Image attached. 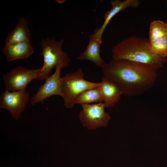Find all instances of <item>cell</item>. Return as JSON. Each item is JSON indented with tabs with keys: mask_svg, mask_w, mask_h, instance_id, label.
Listing matches in <instances>:
<instances>
[{
	"mask_svg": "<svg viewBox=\"0 0 167 167\" xmlns=\"http://www.w3.org/2000/svg\"><path fill=\"white\" fill-rule=\"evenodd\" d=\"M149 46L156 54L163 58L167 56V36L153 42H149Z\"/></svg>",
	"mask_w": 167,
	"mask_h": 167,
	"instance_id": "2e32d148",
	"label": "cell"
},
{
	"mask_svg": "<svg viewBox=\"0 0 167 167\" xmlns=\"http://www.w3.org/2000/svg\"><path fill=\"white\" fill-rule=\"evenodd\" d=\"M156 71L144 65L125 60H112L102 70L103 76L116 83L123 94L131 96L151 90L157 78Z\"/></svg>",
	"mask_w": 167,
	"mask_h": 167,
	"instance_id": "6da1fadb",
	"label": "cell"
},
{
	"mask_svg": "<svg viewBox=\"0 0 167 167\" xmlns=\"http://www.w3.org/2000/svg\"><path fill=\"white\" fill-rule=\"evenodd\" d=\"M103 98L99 86L87 90L76 98L75 104H90L94 102H102Z\"/></svg>",
	"mask_w": 167,
	"mask_h": 167,
	"instance_id": "5bb4252c",
	"label": "cell"
},
{
	"mask_svg": "<svg viewBox=\"0 0 167 167\" xmlns=\"http://www.w3.org/2000/svg\"><path fill=\"white\" fill-rule=\"evenodd\" d=\"M102 40L96 38L95 32L90 36L88 45L84 51L80 53L77 59L92 62L96 66L104 68L107 63L102 58L100 55V47Z\"/></svg>",
	"mask_w": 167,
	"mask_h": 167,
	"instance_id": "8fae6325",
	"label": "cell"
},
{
	"mask_svg": "<svg viewBox=\"0 0 167 167\" xmlns=\"http://www.w3.org/2000/svg\"><path fill=\"white\" fill-rule=\"evenodd\" d=\"M7 61L11 62L18 59L29 57L34 52L30 41L5 45L2 49Z\"/></svg>",
	"mask_w": 167,
	"mask_h": 167,
	"instance_id": "7c38bea8",
	"label": "cell"
},
{
	"mask_svg": "<svg viewBox=\"0 0 167 167\" xmlns=\"http://www.w3.org/2000/svg\"><path fill=\"white\" fill-rule=\"evenodd\" d=\"M167 36V23L160 20H154L150 24L148 41L153 42Z\"/></svg>",
	"mask_w": 167,
	"mask_h": 167,
	"instance_id": "9a60e30c",
	"label": "cell"
},
{
	"mask_svg": "<svg viewBox=\"0 0 167 167\" xmlns=\"http://www.w3.org/2000/svg\"><path fill=\"white\" fill-rule=\"evenodd\" d=\"M81 68L76 71L66 74L62 78V88L64 106L67 109L72 108L77 96L83 92L99 86L101 83H95L85 80Z\"/></svg>",
	"mask_w": 167,
	"mask_h": 167,
	"instance_id": "277c9868",
	"label": "cell"
},
{
	"mask_svg": "<svg viewBox=\"0 0 167 167\" xmlns=\"http://www.w3.org/2000/svg\"><path fill=\"white\" fill-rule=\"evenodd\" d=\"M166 5H167V0H166Z\"/></svg>",
	"mask_w": 167,
	"mask_h": 167,
	"instance_id": "e0dca14e",
	"label": "cell"
},
{
	"mask_svg": "<svg viewBox=\"0 0 167 167\" xmlns=\"http://www.w3.org/2000/svg\"><path fill=\"white\" fill-rule=\"evenodd\" d=\"M148 39L130 36L114 46L112 60H125L146 65L157 71L167 62V58L155 54L149 46Z\"/></svg>",
	"mask_w": 167,
	"mask_h": 167,
	"instance_id": "7a4b0ae2",
	"label": "cell"
},
{
	"mask_svg": "<svg viewBox=\"0 0 167 167\" xmlns=\"http://www.w3.org/2000/svg\"><path fill=\"white\" fill-rule=\"evenodd\" d=\"M29 100V93L26 89L10 92L6 90L0 97V109L8 110L17 120L20 117Z\"/></svg>",
	"mask_w": 167,
	"mask_h": 167,
	"instance_id": "52a82bcc",
	"label": "cell"
},
{
	"mask_svg": "<svg viewBox=\"0 0 167 167\" xmlns=\"http://www.w3.org/2000/svg\"><path fill=\"white\" fill-rule=\"evenodd\" d=\"M110 9L106 11L104 15V21L101 28H96L94 31L96 38L101 39L102 36L107 25L112 18L117 14L129 8H136L140 5V2L138 0H112Z\"/></svg>",
	"mask_w": 167,
	"mask_h": 167,
	"instance_id": "9c48e42d",
	"label": "cell"
},
{
	"mask_svg": "<svg viewBox=\"0 0 167 167\" xmlns=\"http://www.w3.org/2000/svg\"><path fill=\"white\" fill-rule=\"evenodd\" d=\"M42 66L35 69H28L21 66L11 69L3 75L6 90L13 92L26 89L28 84L39 75Z\"/></svg>",
	"mask_w": 167,
	"mask_h": 167,
	"instance_id": "5b68a950",
	"label": "cell"
},
{
	"mask_svg": "<svg viewBox=\"0 0 167 167\" xmlns=\"http://www.w3.org/2000/svg\"><path fill=\"white\" fill-rule=\"evenodd\" d=\"M54 73L45 79L44 83L40 86L36 92L30 98L31 104L34 105L38 103H43L47 98L54 95L62 97V78L60 73L62 67L58 65L56 67Z\"/></svg>",
	"mask_w": 167,
	"mask_h": 167,
	"instance_id": "ba28073f",
	"label": "cell"
},
{
	"mask_svg": "<svg viewBox=\"0 0 167 167\" xmlns=\"http://www.w3.org/2000/svg\"><path fill=\"white\" fill-rule=\"evenodd\" d=\"M31 36L27 20L20 18L16 26L6 37L5 45L30 41Z\"/></svg>",
	"mask_w": 167,
	"mask_h": 167,
	"instance_id": "4fadbf2b",
	"label": "cell"
},
{
	"mask_svg": "<svg viewBox=\"0 0 167 167\" xmlns=\"http://www.w3.org/2000/svg\"><path fill=\"white\" fill-rule=\"evenodd\" d=\"M64 41L62 39L56 41L55 38L48 37L43 39L40 43L42 49L41 55L44 60V64L41 72L36 79L42 81L49 76L54 67L60 65L64 68L69 65L71 61L68 54L62 50Z\"/></svg>",
	"mask_w": 167,
	"mask_h": 167,
	"instance_id": "3957f363",
	"label": "cell"
},
{
	"mask_svg": "<svg viewBox=\"0 0 167 167\" xmlns=\"http://www.w3.org/2000/svg\"><path fill=\"white\" fill-rule=\"evenodd\" d=\"M99 86L105 108L112 107L120 100L123 92L115 82L103 75Z\"/></svg>",
	"mask_w": 167,
	"mask_h": 167,
	"instance_id": "30bf717a",
	"label": "cell"
},
{
	"mask_svg": "<svg viewBox=\"0 0 167 167\" xmlns=\"http://www.w3.org/2000/svg\"><path fill=\"white\" fill-rule=\"evenodd\" d=\"M81 105L82 109L79 113L78 117L84 127L93 130L107 126L110 117L105 111V106L104 102Z\"/></svg>",
	"mask_w": 167,
	"mask_h": 167,
	"instance_id": "8992f818",
	"label": "cell"
}]
</instances>
